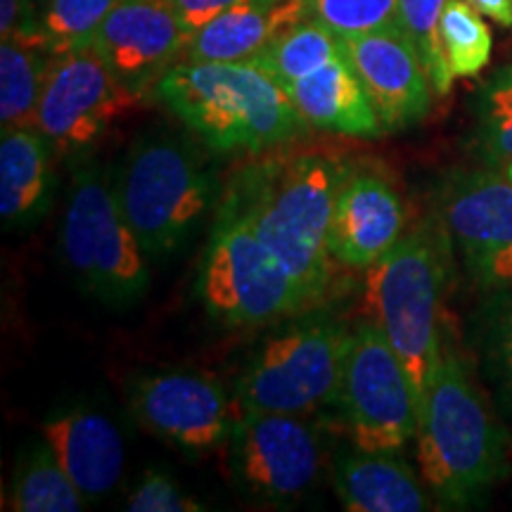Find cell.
<instances>
[{
  "label": "cell",
  "mask_w": 512,
  "mask_h": 512,
  "mask_svg": "<svg viewBox=\"0 0 512 512\" xmlns=\"http://www.w3.org/2000/svg\"><path fill=\"white\" fill-rule=\"evenodd\" d=\"M60 242L69 273L100 302L131 306L150 290V256L100 166L81 164L74 171Z\"/></svg>",
  "instance_id": "6"
},
{
  "label": "cell",
  "mask_w": 512,
  "mask_h": 512,
  "mask_svg": "<svg viewBox=\"0 0 512 512\" xmlns=\"http://www.w3.org/2000/svg\"><path fill=\"white\" fill-rule=\"evenodd\" d=\"M306 10L342 38L401 29L399 0H306Z\"/></svg>",
  "instance_id": "29"
},
{
  "label": "cell",
  "mask_w": 512,
  "mask_h": 512,
  "mask_svg": "<svg viewBox=\"0 0 512 512\" xmlns=\"http://www.w3.org/2000/svg\"><path fill=\"white\" fill-rule=\"evenodd\" d=\"M448 0H399L401 29L418 50L422 64L434 86V93L446 95L453 86V76L441 53L439 43V22Z\"/></svg>",
  "instance_id": "28"
},
{
  "label": "cell",
  "mask_w": 512,
  "mask_h": 512,
  "mask_svg": "<svg viewBox=\"0 0 512 512\" xmlns=\"http://www.w3.org/2000/svg\"><path fill=\"white\" fill-rule=\"evenodd\" d=\"M349 174L330 152L264 162L242 174L223 207L245 216L285 271L304 287L313 304L330 285V221L337 190Z\"/></svg>",
  "instance_id": "1"
},
{
  "label": "cell",
  "mask_w": 512,
  "mask_h": 512,
  "mask_svg": "<svg viewBox=\"0 0 512 512\" xmlns=\"http://www.w3.org/2000/svg\"><path fill=\"white\" fill-rule=\"evenodd\" d=\"M479 15L494 19L505 29H512V0H467Z\"/></svg>",
  "instance_id": "34"
},
{
  "label": "cell",
  "mask_w": 512,
  "mask_h": 512,
  "mask_svg": "<svg viewBox=\"0 0 512 512\" xmlns=\"http://www.w3.org/2000/svg\"><path fill=\"white\" fill-rule=\"evenodd\" d=\"M112 185L150 261L174 254L214 200V176L195 147L166 136L140 138Z\"/></svg>",
  "instance_id": "5"
},
{
  "label": "cell",
  "mask_w": 512,
  "mask_h": 512,
  "mask_svg": "<svg viewBox=\"0 0 512 512\" xmlns=\"http://www.w3.org/2000/svg\"><path fill=\"white\" fill-rule=\"evenodd\" d=\"M190 36L169 0H119L93 48L128 91L143 98L185 60Z\"/></svg>",
  "instance_id": "14"
},
{
  "label": "cell",
  "mask_w": 512,
  "mask_h": 512,
  "mask_svg": "<svg viewBox=\"0 0 512 512\" xmlns=\"http://www.w3.org/2000/svg\"><path fill=\"white\" fill-rule=\"evenodd\" d=\"M230 441L240 484L261 501H297L320 475L323 451L302 415L242 411Z\"/></svg>",
  "instance_id": "13"
},
{
  "label": "cell",
  "mask_w": 512,
  "mask_h": 512,
  "mask_svg": "<svg viewBox=\"0 0 512 512\" xmlns=\"http://www.w3.org/2000/svg\"><path fill=\"white\" fill-rule=\"evenodd\" d=\"M351 330L306 311L254 351L235 382L242 411L306 415L335 403Z\"/></svg>",
  "instance_id": "8"
},
{
  "label": "cell",
  "mask_w": 512,
  "mask_h": 512,
  "mask_svg": "<svg viewBox=\"0 0 512 512\" xmlns=\"http://www.w3.org/2000/svg\"><path fill=\"white\" fill-rule=\"evenodd\" d=\"M335 406L351 446L399 453L418 432V401L401 358L370 320L351 330Z\"/></svg>",
  "instance_id": "9"
},
{
  "label": "cell",
  "mask_w": 512,
  "mask_h": 512,
  "mask_svg": "<svg viewBox=\"0 0 512 512\" xmlns=\"http://www.w3.org/2000/svg\"><path fill=\"white\" fill-rule=\"evenodd\" d=\"M197 290L211 320L226 328H261L316 306L245 216L223 204L204 252Z\"/></svg>",
  "instance_id": "7"
},
{
  "label": "cell",
  "mask_w": 512,
  "mask_h": 512,
  "mask_svg": "<svg viewBox=\"0 0 512 512\" xmlns=\"http://www.w3.org/2000/svg\"><path fill=\"white\" fill-rule=\"evenodd\" d=\"M477 143L491 164L512 162V64L491 74L477 95Z\"/></svg>",
  "instance_id": "27"
},
{
  "label": "cell",
  "mask_w": 512,
  "mask_h": 512,
  "mask_svg": "<svg viewBox=\"0 0 512 512\" xmlns=\"http://www.w3.org/2000/svg\"><path fill=\"white\" fill-rule=\"evenodd\" d=\"M406 209L392 183L373 171H349L330 221V256L347 268H370L403 238Z\"/></svg>",
  "instance_id": "16"
},
{
  "label": "cell",
  "mask_w": 512,
  "mask_h": 512,
  "mask_svg": "<svg viewBox=\"0 0 512 512\" xmlns=\"http://www.w3.org/2000/svg\"><path fill=\"white\" fill-rule=\"evenodd\" d=\"M138 100L93 46L53 55L34 128L57 152L72 155L86 150Z\"/></svg>",
  "instance_id": "10"
},
{
  "label": "cell",
  "mask_w": 512,
  "mask_h": 512,
  "mask_svg": "<svg viewBox=\"0 0 512 512\" xmlns=\"http://www.w3.org/2000/svg\"><path fill=\"white\" fill-rule=\"evenodd\" d=\"M0 38L50 50L41 22V5L36 0H0Z\"/></svg>",
  "instance_id": "31"
},
{
  "label": "cell",
  "mask_w": 512,
  "mask_h": 512,
  "mask_svg": "<svg viewBox=\"0 0 512 512\" xmlns=\"http://www.w3.org/2000/svg\"><path fill=\"white\" fill-rule=\"evenodd\" d=\"M119 0H46L41 22L53 55L91 48L95 36Z\"/></svg>",
  "instance_id": "26"
},
{
  "label": "cell",
  "mask_w": 512,
  "mask_h": 512,
  "mask_svg": "<svg viewBox=\"0 0 512 512\" xmlns=\"http://www.w3.org/2000/svg\"><path fill=\"white\" fill-rule=\"evenodd\" d=\"M422 482L446 508L482 501L505 470L508 437L456 354L441 358L418 415Z\"/></svg>",
  "instance_id": "3"
},
{
  "label": "cell",
  "mask_w": 512,
  "mask_h": 512,
  "mask_svg": "<svg viewBox=\"0 0 512 512\" xmlns=\"http://www.w3.org/2000/svg\"><path fill=\"white\" fill-rule=\"evenodd\" d=\"M41 434L88 503L117 489L126 448L110 418L93 411L60 413L43 422Z\"/></svg>",
  "instance_id": "17"
},
{
  "label": "cell",
  "mask_w": 512,
  "mask_h": 512,
  "mask_svg": "<svg viewBox=\"0 0 512 512\" xmlns=\"http://www.w3.org/2000/svg\"><path fill=\"white\" fill-rule=\"evenodd\" d=\"M347 53L342 36L320 24L318 19L306 17L297 27L278 36L266 50L252 57V64L271 74L280 86L302 79L325 64Z\"/></svg>",
  "instance_id": "24"
},
{
  "label": "cell",
  "mask_w": 512,
  "mask_h": 512,
  "mask_svg": "<svg viewBox=\"0 0 512 512\" xmlns=\"http://www.w3.org/2000/svg\"><path fill=\"white\" fill-rule=\"evenodd\" d=\"M366 320L387 337L413 384L418 415L437 375L444 342V259L437 235L420 226L366 268Z\"/></svg>",
  "instance_id": "4"
},
{
  "label": "cell",
  "mask_w": 512,
  "mask_h": 512,
  "mask_svg": "<svg viewBox=\"0 0 512 512\" xmlns=\"http://www.w3.org/2000/svg\"><path fill=\"white\" fill-rule=\"evenodd\" d=\"M53 143L38 128H12L0 138V219L31 228L50 211L55 192Z\"/></svg>",
  "instance_id": "20"
},
{
  "label": "cell",
  "mask_w": 512,
  "mask_h": 512,
  "mask_svg": "<svg viewBox=\"0 0 512 512\" xmlns=\"http://www.w3.org/2000/svg\"><path fill=\"white\" fill-rule=\"evenodd\" d=\"M503 174H505V178H508V181L512 183V162H508L503 166Z\"/></svg>",
  "instance_id": "35"
},
{
  "label": "cell",
  "mask_w": 512,
  "mask_h": 512,
  "mask_svg": "<svg viewBox=\"0 0 512 512\" xmlns=\"http://www.w3.org/2000/svg\"><path fill=\"white\" fill-rule=\"evenodd\" d=\"M155 98L219 155L264 152L309 131L285 88L252 62H178Z\"/></svg>",
  "instance_id": "2"
},
{
  "label": "cell",
  "mask_w": 512,
  "mask_h": 512,
  "mask_svg": "<svg viewBox=\"0 0 512 512\" xmlns=\"http://www.w3.org/2000/svg\"><path fill=\"white\" fill-rule=\"evenodd\" d=\"M444 223L472 283L512 292V183L491 169L463 171L448 181Z\"/></svg>",
  "instance_id": "11"
},
{
  "label": "cell",
  "mask_w": 512,
  "mask_h": 512,
  "mask_svg": "<svg viewBox=\"0 0 512 512\" xmlns=\"http://www.w3.org/2000/svg\"><path fill=\"white\" fill-rule=\"evenodd\" d=\"M128 411L152 437L192 456H207L233 434L226 389L214 377L188 370L140 375L128 387Z\"/></svg>",
  "instance_id": "12"
},
{
  "label": "cell",
  "mask_w": 512,
  "mask_h": 512,
  "mask_svg": "<svg viewBox=\"0 0 512 512\" xmlns=\"http://www.w3.org/2000/svg\"><path fill=\"white\" fill-rule=\"evenodd\" d=\"M131 512H202L204 505L185 494L183 486L166 472L150 470L138 479L136 489L126 498Z\"/></svg>",
  "instance_id": "30"
},
{
  "label": "cell",
  "mask_w": 512,
  "mask_h": 512,
  "mask_svg": "<svg viewBox=\"0 0 512 512\" xmlns=\"http://www.w3.org/2000/svg\"><path fill=\"white\" fill-rule=\"evenodd\" d=\"M384 133L403 131L427 117L432 107V81L418 50L401 29L342 38Z\"/></svg>",
  "instance_id": "15"
},
{
  "label": "cell",
  "mask_w": 512,
  "mask_h": 512,
  "mask_svg": "<svg viewBox=\"0 0 512 512\" xmlns=\"http://www.w3.org/2000/svg\"><path fill=\"white\" fill-rule=\"evenodd\" d=\"M439 43L453 79H472L491 60L494 36L484 15L467 0H448L439 22Z\"/></svg>",
  "instance_id": "25"
},
{
  "label": "cell",
  "mask_w": 512,
  "mask_h": 512,
  "mask_svg": "<svg viewBox=\"0 0 512 512\" xmlns=\"http://www.w3.org/2000/svg\"><path fill=\"white\" fill-rule=\"evenodd\" d=\"M86 498L69 479L46 439L38 441L19 460L12 479L10 510L15 512H79Z\"/></svg>",
  "instance_id": "23"
},
{
  "label": "cell",
  "mask_w": 512,
  "mask_h": 512,
  "mask_svg": "<svg viewBox=\"0 0 512 512\" xmlns=\"http://www.w3.org/2000/svg\"><path fill=\"white\" fill-rule=\"evenodd\" d=\"M36 3H38V5H43V3H46V0H36Z\"/></svg>",
  "instance_id": "36"
},
{
  "label": "cell",
  "mask_w": 512,
  "mask_h": 512,
  "mask_svg": "<svg viewBox=\"0 0 512 512\" xmlns=\"http://www.w3.org/2000/svg\"><path fill=\"white\" fill-rule=\"evenodd\" d=\"M306 17V0H240L190 36L185 60L249 62Z\"/></svg>",
  "instance_id": "18"
},
{
  "label": "cell",
  "mask_w": 512,
  "mask_h": 512,
  "mask_svg": "<svg viewBox=\"0 0 512 512\" xmlns=\"http://www.w3.org/2000/svg\"><path fill=\"white\" fill-rule=\"evenodd\" d=\"M489 354L494 361L498 387L512 411V297H505L496 306L489 330Z\"/></svg>",
  "instance_id": "32"
},
{
  "label": "cell",
  "mask_w": 512,
  "mask_h": 512,
  "mask_svg": "<svg viewBox=\"0 0 512 512\" xmlns=\"http://www.w3.org/2000/svg\"><path fill=\"white\" fill-rule=\"evenodd\" d=\"M53 53L17 41L0 43V128H34Z\"/></svg>",
  "instance_id": "22"
},
{
  "label": "cell",
  "mask_w": 512,
  "mask_h": 512,
  "mask_svg": "<svg viewBox=\"0 0 512 512\" xmlns=\"http://www.w3.org/2000/svg\"><path fill=\"white\" fill-rule=\"evenodd\" d=\"M283 88L313 128L354 138H377L384 133L347 53L302 79L285 83Z\"/></svg>",
  "instance_id": "19"
},
{
  "label": "cell",
  "mask_w": 512,
  "mask_h": 512,
  "mask_svg": "<svg viewBox=\"0 0 512 512\" xmlns=\"http://www.w3.org/2000/svg\"><path fill=\"white\" fill-rule=\"evenodd\" d=\"M335 491L349 512H422L432 498L418 475L396 453L354 451L335 463Z\"/></svg>",
  "instance_id": "21"
},
{
  "label": "cell",
  "mask_w": 512,
  "mask_h": 512,
  "mask_svg": "<svg viewBox=\"0 0 512 512\" xmlns=\"http://www.w3.org/2000/svg\"><path fill=\"white\" fill-rule=\"evenodd\" d=\"M174 5V10L178 12V17L183 19L185 29L190 34L200 31L204 24H209L211 19H216L221 12H226L238 5L240 0H169Z\"/></svg>",
  "instance_id": "33"
}]
</instances>
